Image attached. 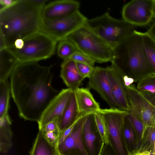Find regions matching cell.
<instances>
[{
  "instance_id": "obj_10",
  "label": "cell",
  "mask_w": 155,
  "mask_h": 155,
  "mask_svg": "<svg viewBox=\"0 0 155 155\" xmlns=\"http://www.w3.org/2000/svg\"><path fill=\"white\" fill-rule=\"evenodd\" d=\"M130 107L141 120L144 130L148 127H155V107L139 91L134 85L126 87Z\"/></svg>"
},
{
  "instance_id": "obj_13",
  "label": "cell",
  "mask_w": 155,
  "mask_h": 155,
  "mask_svg": "<svg viewBox=\"0 0 155 155\" xmlns=\"http://www.w3.org/2000/svg\"><path fill=\"white\" fill-rule=\"evenodd\" d=\"M113 99L117 109L128 111L130 107L124 76L113 65L107 67Z\"/></svg>"
},
{
  "instance_id": "obj_31",
  "label": "cell",
  "mask_w": 155,
  "mask_h": 155,
  "mask_svg": "<svg viewBox=\"0 0 155 155\" xmlns=\"http://www.w3.org/2000/svg\"><path fill=\"white\" fill-rule=\"evenodd\" d=\"M134 131V130L126 116L124 121V134L125 142H127L131 145L134 144L135 142Z\"/></svg>"
},
{
  "instance_id": "obj_20",
  "label": "cell",
  "mask_w": 155,
  "mask_h": 155,
  "mask_svg": "<svg viewBox=\"0 0 155 155\" xmlns=\"http://www.w3.org/2000/svg\"><path fill=\"white\" fill-rule=\"evenodd\" d=\"M18 62L8 48L0 50V81L8 79Z\"/></svg>"
},
{
  "instance_id": "obj_6",
  "label": "cell",
  "mask_w": 155,
  "mask_h": 155,
  "mask_svg": "<svg viewBox=\"0 0 155 155\" xmlns=\"http://www.w3.org/2000/svg\"><path fill=\"white\" fill-rule=\"evenodd\" d=\"M21 49L8 48L19 62L36 61L50 57L54 53L57 41L39 31L23 39Z\"/></svg>"
},
{
  "instance_id": "obj_27",
  "label": "cell",
  "mask_w": 155,
  "mask_h": 155,
  "mask_svg": "<svg viewBox=\"0 0 155 155\" xmlns=\"http://www.w3.org/2000/svg\"><path fill=\"white\" fill-rule=\"evenodd\" d=\"M138 82L136 87L139 91L155 93V72L145 75Z\"/></svg>"
},
{
  "instance_id": "obj_17",
  "label": "cell",
  "mask_w": 155,
  "mask_h": 155,
  "mask_svg": "<svg viewBox=\"0 0 155 155\" xmlns=\"http://www.w3.org/2000/svg\"><path fill=\"white\" fill-rule=\"evenodd\" d=\"M60 76L68 88L73 90L79 88L84 79L79 73L76 62L70 58L64 60L62 63Z\"/></svg>"
},
{
  "instance_id": "obj_4",
  "label": "cell",
  "mask_w": 155,
  "mask_h": 155,
  "mask_svg": "<svg viewBox=\"0 0 155 155\" xmlns=\"http://www.w3.org/2000/svg\"><path fill=\"white\" fill-rule=\"evenodd\" d=\"M66 38L71 41L79 51L95 62L102 63L111 62L112 59L114 47L103 40L84 25Z\"/></svg>"
},
{
  "instance_id": "obj_36",
  "label": "cell",
  "mask_w": 155,
  "mask_h": 155,
  "mask_svg": "<svg viewBox=\"0 0 155 155\" xmlns=\"http://www.w3.org/2000/svg\"><path fill=\"white\" fill-rule=\"evenodd\" d=\"M146 32L155 39V21Z\"/></svg>"
},
{
  "instance_id": "obj_37",
  "label": "cell",
  "mask_w": 155,
  "mask_h": 155,
  "mask_svg": "<svg viewBox=\"0 0 155 155\" xmlns=\"http://www.w3.org/2000/svg\"><path fill=\"white\" fill-rule=\"evenodd\" d=\"M123 79L125 85L126 87L133 84L134 81V78L127 75L124 76L123 77Z\"/></svg>"
},
{
  "instance_id": "obj_7",
  "label": "cell",
  "mask_w": 155,
  "mask_h": 155,
  "mask_svg": "<svg viewBox=\"0 0 155 155\" xmlns=\"http://www.w3.org/2000/svg\"><path fill=\"white\" fill-rule=\"evenodd\" d=\"M105 120L109 143L117 155H128L124 134L126 117L128 111L117 108L101 109Z\"/></svg>"
},
{
  "instance_id": "obj_5",
  "label": "cell",
  "mask_w": 155,
  "mask_h": 155,
  "mask_svg": "<svg viewBox=\"0 0 155 155\" xmlns=\"http://www.w3.org/2000/svg\"><path fill=\"white\" fill-rule=\"evenodd\" d=\"M84 25L103 40L114 47L132 33L135 27L122 18L112 17L107 12L100 16L87 19Z\"/></svg>"
},
{
  "instance_id": "obj_21",
  "label": "cell",
  "mask_w": 155,
  "mask_h": 155,
  "mask_svg": "<svg viewBox=\"0 0 155 155\" xmlns=\"http://www.w3.org/2000/svg\"><path fill=\"white\" fill-rule=\"evenodd\" d=\"M11 124L9 115L0 118V150L2 153L8 151L12 145Z\"/></svg>"
},
{
  "instance_id": "obj_3",
  "label": "cell",
  "mask_w": 155,
  "mask_h": 155,
  "mask_svg": "<svg viewBox=\"0 0 155 155\" xmlns=\"http://www.w3.org/2000/svg\"><path fill=\"white\" fill-rule=\"evenodd\" d=\"M111 62L124 76L135 81L154 72L144 49L142 32L135 30L114 46Z\"/></svg>"
},
{
  "instance_id": "obj_11",
  "label": "cell",
  "mask_w": 155,
  "mask_h": 155,
  "mask_svg": "<svg viewBox=\"0 0 155 155\" xmlns=\"http://www.w3.org/2000/svg\"><path fill=\"white\" fill-rule=\"evenodd\" d=\"M86 116L79 118L70 134L57 145L58 155H88L83 137V128Z\"/></svg>"
},
{
  "instance_id": "obj_26",
  "label": "cell",
  "mask_w": 155,
  "mask_h": 155,
  "mask_svg": "<svg viewBox=\"0 0 155 155\" xmlns=\"http://www.w3.org/2000/svg\"><path fill=\"white\" fill-rule=\"evenodd\" d=\"M141 141V144L138 153L148 151L151 149H153L155 142V127H149L145 129Z\"/></svg>"
},
{
  "instance_id": "obj_25",
  "label": "cell",
  "mask_w": 155,
  "mask_h": 155,
  "mask_svg": "<svg viewBox=\"0 0 155 155\" xmlns=\"http://www.w3.org/2000/svg\"><path fill=\"white\" fill-rule=\"evenodd\" d=\"M78 51L75 45L69 40L66 38L59 41L57 53L59 57L64 60L69 58Z\"/></svg>"
},
{
  "instance_id": "obj_2",
  "label": "cell",
  "mask_w": 155,
  "mask_h": 155,
  "mask_svg": "<svg viewBox=\"0 0 155 155\" xmlns=\"http://www.w3.org/2000/svg\"><path fill=\"white\" fill-rule=\"evenodd\" d=\"M45 3L39 0H17L0 10V37L6 48L13 47L17 39H23L40 31Z\"/></svg>"
},
{
  "instance_id": "obj_22",
  "label": "cell",
  "mask_w": 155,
  "mask_h": 155,
  "mask_svg": "<svg viewBox=\"0 0 155 155\" xmlns=\"http://www.w3.org/2000/svg\"><path fill=\"white\" fill-rule=\"evenodd\" d=\"M30 155H58L56 147L49 143L39 131Z\"/></svg>"
},
{
  "instance_id": "obj_19",
  "label": "cell",
  "mask_w": 155,
  "mask_h": 155,
  "mask_svg": "<svg viewBox=\"0 0 155 155\" xmlns=\"http://www.w3.org/2000/svg\"><path fill=\"white\" fill-rule=\"evenodd\" d=\"M81 117L77 102L74 90H73L68 104L58 122L60 132L69 128Z\"/></svg>"
},
{
  "instance_id": "obj_34",
  "label": "cell",
  "mask_w": 155,
  "mask_h": 155,
  "mask_svg": "<svg viewBox=\"0 0 155 155\" xmlns=\"http://www.w3.org/2000/svg\"><path fill=\"white\" fill-rule=\"evenodd\" d=\"M98 155H117L110 143H102Z\"/></svg>"
},
{
  "instance_id": "obj_16",
  "label": "cell",
  "mask_w": 155,
  "mask_h": 155,
  "mask_svg": "<svg viewBox=\"0 0 155 155\" xmlns=\"http://www.w3.org/2000/svg\"><path fill=\"white\" fill-rule=\"evenodd\" d=\"M84 143L88 155H98L102 142L95 123L94 114L87 116L83 130Z\"/></svg>"
},
{
  "instance_id": "obj_28",
  "label": "cell",
  "mask_w": 155,
  "mask_h": 155,
  "mask_svg": "<svg viewBox=\"0 0 155 155\" xmlns=\"http://www.w3.org/2000/svg\"><path fill=\"white\" fill-rule=\"evenodd\" d=\"M39 131L49 143L53 146L57 147L60 134L58 127L52 125H47Z\"/></svg>"
},
{
  "instance_id": "obj_1",
  "label": "cell",
  "mask_w": 155,
  "mask_h": 155,
  "mask_svg": "<svg viewBox=\"0 0 155 155\" xmlns=\"http://www.w3.org/2000/svg\"><path fill=\"white\" fill-rule=\"evenodd\" d=\"M52 65L37 62H18L10 75L11 94L20 117L38 122L47 107L60 91L52 85Z\"/></svg>"
},
{
  "instance_id": "obj_35",
  "label": "cell",
  "mask_w": 155,
  "mask_h": 155,
  "mask_svg": "<svg viewBox=\"0 0 155 155\" xmlns=\"http://www.w3.org/2000/svg\"><path fill=\"white\" fill-rule=\"evenodd\" d=\"M17 1V0H0V10L10 6Z\"/></svg>"
},
{
  "instance_id": "obj_30",
  "label": "cell",
  "mask_w": 155,
  "mask_h": 155,
  "mask_svg": "<svg viewBox=\"0 0 155 155\" xmlns=\"http://www.w3.org/2000/svg\"><path fill=\"white\" fill-rule=\"evenodd\" d=\"M128 112L127 117L141 141L145 130L143 124L140 118L132 110L130 109Z\"/></svg>"
},
{
  "instance_id": "obj_12",
  "label": "cell",
  "mask_w": 155,
  "mask_h": 155,
  "mask_svg": "<svg viewBox=\"0 0 155 155\" xmlns=\"http://www.w3.org/2000/svg\"><path fill=\"white\" fill-rule=\"evenodd\" d=\"M88 78L89 88L97 92L110 108H117L112 95L107 68L94 67Z\"/></svg>"
},
{
  "instance_id": "obj_41",
  "label": "cell",
  "mask_w": 155,
  "mask_h": 155,
  "mask_svg": "<svg viewBox=\"0 0 155 155\" xmlns=\"http://www.w3.org/2000/svg\"><path fill=\"white\" fill-rule=\"evenodd\" d=\"M150 155H154V154H153H153H150Z\"/></svg>"
},
{
  "instance_id": "obj_23",
  "label": "cell",
  "mask_w": 155,
  "mask_h": 155,
  "mask_svg": "<svg viewBox=\"0 0 155 155\" xmlns=\"http://www.w3.org/2000/svg\"><path fill=\"white\" fill-rule=\"evenodd\" d=\"M10 84L8 79L0 81V118L8 115L9 105Z\"/></svg>"
},
{
  "instance_id": "obj_29",
  "label": "cell",
  "mask_w": 155,
  "mask_h": 155,
  "mask_svg": "<svg viewBox=\"0 0 155 155\" xmlns=\"http://www.w3.org/2000/svg\"><path fill=\"white\" fill-rule=\"evenodd\" d=\"M94 114L96 126L102 143L106 144L109 143L106 124L101 114L99 111Z\"/></svg>"
},
{
  "instance_id": "obj_39",
  "label": "cell",
  "mask_w": 155,
  "mask_h": 155,
  "mask_svg": "<svg viewBox=\"0 0 155 155\" xmlns=\"http://www.w3.org/2000/svg\"><path fill=\"white\" fill-rule=\"evenodd\" d=\"M153 18H155V0H154V7L153 14Z\"/></svg>"
},
{
  "instance_id": "obj_38",
  "label": "cell",
  "mask_w": 155,
  "mask_h": 155,
  "mask_svg": "<svg viewBox=\"0 0 155 155\" xmlns=\"http://www.w3.org/2000/svg\"><path fill=\"white\" fill-rule=\"evenodd\" d=\"M23 45L24 41L23 39H18L15 41L14 45L12 47L17 49H21L22 48Z\"/></svg>"
},
{
  "instance_id": "obj_40",
  "label": "cell",
  "mask_w": 155,
  "mask_h": 155,
  "mask_svg": "<svg viewBox=\"0 0 155 155\" xmlns=\"http://www.w3.org/2000/svg\"><path fill=\"white\" fill-rule=\"evenodd\" d=\"M153 153L154 155H155V142L154 143L153 148Z\"/></svg>"
},
{
  "instance_id": "obj_8",
  "label": "cell",
  "mask_w": 155,
  "mask_h": 155,
  "mask_svg": "<svg viewBox=\"0 0 155 155\" xmlns=\"http://www.w3.org/2000/svg\"><path fill=\"white\" fill-rule=\"evenodd\" d=\"M87 19L79 11L63 18L52 20L42 19L40 31L59 41L66 38L83 26Z\"/></svg>"
},
{
  "instance_id": "obj_33",
  "label": "cell",
  "mask_w": 155,
  "mask_h": 155,
  "mask_svg": "<svg viewBox=\"0 0 155 155\" xmlns=\"http://www.w3.org/2000/svg\"><path fill=\"white\" fill-rule=\"evenodd\" d=\"M76 64L77 69L82 77L84 78H89L93 72L94 67L81 62H76Z\"/></svg>"
},
{
  "instance_id": "obj_14",
  "label": "cell",
  "mask_w": 155,
  "mask_h": 155,
  "mask_svg": "<svg viewBox=\"0 0 155 155\" xmlns=\"http://www.w3.org/2000/svg\"><path fill=\"white\" fill-rule=\"evenodd\" d=\"M73 91L68 88L62 89L52 101L38 122L39 130L56 118L59 120L68 104Z\"/></svg>"
},
{
  "instance_id": "obj_24",
  "label": "cell",
  "mask_w": 155,
  "mask_h": 155,
  "mask_svg": "<svg viewBox=\"0 0 155 155\" xmlns=\"http://www.w3.org/2000/svg\"><path fill=\"white\" fill-rule=\"evenodd\" d=\"M144 49L154 72H155V39L146 32H142Z\"/></svg>"
},
{
  "instance_id": "obj_18",
  "label": "cell",
  "mask_w": 155,
  "mask_h": 155,
  "mask_svg": "<svg viewBox=\"0 0 155 155\" xmlns=\"http://www.w3.org/2000/svg\"><path fill=\"white\" fill-rule=\"evenodd\" d=\"M79 111L81 116L94 114L101 109L89 89L78 88L74 90Z\"/></svg>"
},
{
  "instance_id": "obj_32",
  "label": "cell",
  "mask_w": 155,
  "mask_h": 155,
  "mask_svg": "<svg viewBox=\"0 0 155 155\" xmlns=\"http://www.w3.org/2000/svg\"><path fill=\"white\" fill-rule=\"evenodd\" d=\"M69 58L76 62L84 63L93 66L95 62L91 58L79 51L74 53Z\"/></svg>"
},
{
  "instance_id": "obj_15",
  "label": "cell",
  "mask_w": 155,
  "mask_h": 155,
  "mask_svg": "<svg viewBox=\"0 0 155 155\" xmlns=\"http://www.w3.org/2000/svg\"><path fill=\"white\" fill-rule=\"evenodd\" d=\"M80 2L74 0H62L51 2L43 8L42 19L52 20L68 16L79 11Z\"/></svg>"
},
{
  "instance_id": "obj_9",
  "label": "cell",
  "mask_w": 155,
  "mask_h": 155,
  "mask_svg": "<svg viewBox=\"0 0 155 155\" xmlns=\"http://www.w3.org/2000/svg\"><path fill=\"white\" fill-rule=\"evenodd\" d=\"M154 0H133L122 9V18L134 26H143L153 18Z\"/></svg>"
}]
</instances>
